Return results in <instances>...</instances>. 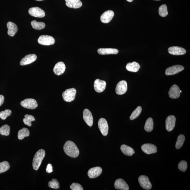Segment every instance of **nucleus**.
I'll use <instances>...</instances> for the list:
<instances>
[{"instance_id":"f257e3e1","label":"nucleus","mask_w":190,"mask_h":190,"mask_svg":"<svg viewBox=\"0 0 190 190\" xmlns=\"http://www.w3.org/2000/svg\"><path fill=\"white\" fill-rule=\"evenodd\" d=\"M64 150L66 155L72 158H76L79 154V150L76 145L73 141H66L64 146Z\"/></svg>"},{"instance_id":"f03ea898","label":"nucleus","mask_w":190,"mask_h":190,"mask_svg":"<svg viewBox=\"0 0 190 190\" xmlns=\"http://www.w3.org/2000/svg\"><path fill=\"white\" fill-rule=\"evenodd\" d=\"M45 155V151L42 149L39 150L35 154L33 162V167L35 171L39 169Z\"/></svg>"},{"instance_id":"7ed1b4c3","label":"nucleus","mask_w":190,"mask_h":190,"mask_svg":"<svg viewBox=\"0 0 190 190\" xmlns=\"http://www.w3.org/2000/svg\"><path fill=\"white\" fill-rule=\"evenodd\" d=\"M76 91L74 88L66 89L63 92L62 96L64 101L71 102L75 99L76 97Z\"/></svg>"},{"instance_id":"20e7f679","label":"nucleus","mask_w":190,"mask_h":190,"mask_svg":"<svg viewBox=\"0 0 190 190\" xmlns=\"http://www.w3.org/2000/svg\"><path fill=\"white\" fill-rule=\"evenodd\" d=\"M21 105L25 108L29 109H35L38 106V104L35 99L31 98L25 99L21 102Z\"/></svg>"},{"instance_id":"39448f33","label":"nucleus","mask_w":190,"mask_h":190,"mask_svg":"<svg viewBox=\"0 0 190 190\" xmlns=\"http://www.w3.org/2000/svg\"><path fill=\"white\" fill-rule=\"evenodd\" d=\"M38 42L42 45L50 46L54 44L55 40L53 37L50 36L43 35L39 37Z\"/></svg>"},{"instance_id":"423d86ee","label":"nucleus","mask_w":190,"mask_h":190,"mask_svg":"<svg viewBox=\"0 0 190 190\" xmlns=\"http://www.w3.org/2000/svg\"><path fill=\"white\" fill-rule=\"evenodd\" d=\"M139 182L140 185L143 189L149 190L151 189L152 184L150 182L149 179L146 175H141L139 178Z\"/></svg>"},{"instance_id":"0eeeda50","label":"nucleus","mask_w":190,"mask_h":190,"mask_svg":"<svg viewBox=\"0 0 190 190\" xmlns=\"http://www.w3.org/2000/svg\"><path fill=\"white\" fill-rule=\"evenodd\" d=\"M98 126L100 132L104 136H106L108 134L109 126L106 120L101 118L98 122Z\"/></svg>"},{"instance_id":"6e6552de","label":"nucleus","mask_w":190,"mask_h":190,"mask_svg":"<svg viewBox=\"0 0 190 190\" xmlns=\"http://www.w3.org/2000/svg\"><path fill=\"white\" fill-rule=\"evenodd\" d=\"M184 69V67L181 65H174L166 69L165 74L166 76H172L177 74L183 71Z\"/></svg>"},{"instance_id":"1a4fd4ad","label":"nucleus","mask_w":190,"mask_h":190,"mask_svg":"<svg viewBox=\"0 0 190 190\" xmlns=\"http://www.w3.org/2000/svg\"><path fill=\"white\" fill-rule=\"evenodd\" d=\"M128 90V86L126 81L122 80L117 84L116 88V92L118 95H123L126 93Z\"/></svg>"},{"instance_id":"9d476101","label":"nucleus","mask_w":190,"mask_h":190,"mask_svg":"<svg viewBox=\"0 0 190 190\" xmlns=\"http://www.w3.org/2000/svg\"><path fill=\"white\" fill-rule=\"evenodd\" d=\"M28 12L30 15L35 17L43 18L45 15L44 11L37 7L30 8Z\"/></svg>"},{"instance_id":"9b49d317","label":"nucleus","mask_w":190,"mask_h":190,"mask_svg":"<svg viewBox=\"0 0 190 190\" xmlns=\"http://www.w3.org/2000/svg\"><path fill=\"white\" fill-rule=\"evenodd\" d=\"M141 149L144 153L148 155L156 153L157 152L156 146L155 145L150 143H147L142 145L141 146Z\"/></svg>"},{"instance_id":"f8f14e48","label":"nucleus","mask_w":190,"mask_h":190,"mask_svg":"<svg viewBox=\"0 0 190 190\" xmlns=\"http://www.w3.org/2000/svg\"><path fill=\"white\" fill-rule=\"evenodd\" d=\"M106 85V82L104 81L97 79L94 82V90L98 93L102 92L105 90Z\"/></svg>"},{"instance_id":"ddd939ff","label":"nucleus","mask_w":190,"mask_h":190,"mask_svg":"<svg viewBox=\"0 0 190 190\" xmlns=\"http://www.w3.org/2000/svg\"><path fill=\"white\" fill-rule=\"evenodd\" d=\"M176 118L173 115L168 116L166 120V130L168 131L171 132L174 129L175 126Z\"/></svg>"},{"instance_id":"4468645a","label":"nucleus","mask_w":190,"mask_h":190,"mask_svg":"<svg viewBox=\"0 0 190 190\" xmlns=\"http://www.w3.org/2000/svg\"><path fill=\"white\" fill-rule=\"evenodd\" d=\"M170 54L175 55H181L185 54L186 50L184 48L177 46H171L168 49Z\"/></svg>"},{"instance_id":"2eb2a0df","label":"nucleus","mask_w":190,"mask_h":190,"mask_svg":"<svg viewBox=\"0 0 190 190\" xmlns=\"http://www.w3.org/2000/svg\"><path fill=\"white\" fill-rule=\"evenodd\" d=\"M114 16V13L112 10H107L101 16L100 20L104 23H107L112 20Z\"/></svg>"},{"instance_id":"dca6fc26","label":"nucleus","mask_w":190,"mask_h":190,"mask_svg":"<svg viewBox=\"0 0 190 190\" xmlns=\"http://www.w3.org/2000/svg\"><path fill=\"white\" fill-rule=\"evenodd\" d=\"M37 58L36 55L34 54L26 55L24 58L21 59L20 62V64L21 66L27 65L35 61Z\"/></svg>"},{"instance_id":"f3484780","label":"nucleus","mask_w":190,"mask_h":190,"mask_svg":"<svg viewBox=\"0 0 190 190\" xmlns=\"http://www.w3.org/2000/svg\"><path fill=\"white\" fill-rule=\"evenodd\" d=\"M180 89L176 85L172 86L168 92L170 97L175 99L179 98L180 96Z\"/></svg>"},{"instance_id":"a211bd4d","label":"nucleus","mask_w":190,"mask_h":190,"mask_svg":"<svg viewBox=\"0 0 190 190\" xmlns=\"http://www.w3.org/2000/svg\"><path fill=\"white\" fill-rule=\"evenodd\" d=\"M114 187L116 189L129 190V186L125 181L121 179L116 180L114 183Z\"/></svg>"},{"instance_id":"6ab92c4d","label":"nucleus","mask_w":190,"mask_h":190,"mask_svg":"<svg viewBox=\"0 0 190 190\" xmlns=\"http://www.w3.org/2000/svg\"><path fill=\"white\" fill-rule=\"evenodd\" d=\"M83 119L85 123L89 126L91 127L93 124V117L92 113L87 109H85L83 111Z\"/></svg>"},{"instance_id":"aec40b11","label":"nucleus","mask_w":190,"mask_h":190,"mask_svg":"<svg viewBox=\"0 0 190 190\" xmlns=\"http://www.w3.org/2000/svg\"><path fill=\"white\" fill-rule=\"evenodd\" d=\"M102 172V168L99 166H97L89 169L88 172V175L90 178H96L101 175Z\"/></svg>"},{"instance_id":"412c9836","label":"nucleus","mask_w":190,"mask_h":190,"mask_svg":"<svg viewBox=\"0 0 190 190\" xmlns=\"http://www.w3.org/2000/svg\"><path fill=\"white\" fill-rule=\"evenodd\" d=\"M66 68V66L63 62H59L55 64L54 68L53 71L57 76H60L65 71Z\"/></svg>"},{"instance_id":"4be33fe9","label":"nucleus","mask_w":190,"mask_h":190,"mask_svg":"<svg viewBox=\"0 0 190 190\" xmlns=\"http://www.w3.org/2000/svg\"><path fill=\"white\" fill-rule=\"evenodd\" d=\"M99 54L101 55L116 54L119 52L117 49L111 48H101L98 50Z\"/></svg>"},{"instance_id":"5701e85b","label":"nucleus","mask_w":190,"mask_h":190,"mask_svg":"<svg viewBox=\"0 0 190 190\" xmlns=\"http://www.w3.org/2000/svg\"><path fill=\"white\" fill-rule=\"evenodd\" d=\"M7 26L8 29V34L11 36H14L18 30L17 25L11 21H9L7 23Z\"/></svg>"},{"instance_id":"b1692460","label":"nucleus","mask_w":190,"mask_h":190,"mask_svg":"<svg viewBox=\"0 0 190 190\" xmlns=\"http://www.w3.org/2000/svg\"><path fill=\"white\" fill-rule=\"evenodd\" d=\"M66 6L69 8L78 9L82 6V3L80 0H65Z\"/></svg>"},{"instance_id":"393cba45","label":"nucleus","mask_w":190,"mask_h":190,"mask_svg":"<svg viewBox=\"0 0 190 190\" xmlns=\"http://www.w3.org/2000/svg\"><path fill=\"white\" fill-rule=\"evenodd\" d=\"M140 68V66L139 63L136 62L132 63H129L127 64L126 68L127 70L131 72H137Z\"/></svg>"},{"instance_id":"a878e982","label":"nucleus","mask_w":190,"mask_h":190,"mask_svg":"<svg viewBox=\"0 0 190 190\" xmlns=\"http://www.w3.org/2000/svg\"><path fill=\"white\" fill-rule=\"evenodd\" d=\"M121 149L123 154H124L125 155L129 156H132L135 153V151L133 149L125 144L121 145Z\"/></svg>"},{"instance_id":"bb28decb","label":"nucleus","mask_w":190,"mask_h":190,"mask_svg":"<svg viewBox=\"0 0 190 190\" xmlns=\"http://www.w3.org/2000/svg\"><path fill=\"white\" fill-rule=\"evenodd\" d=\"M30 135V131L28 129L24 128L19 131L18 133V137L20 140H22L25 137H28Z\"/></svg>"},{"instance_id":"cd10ccee","label":"nucleus","mask_w":190,"mask_h":190,"mask_svg":"<svg viewBox=\"0 0 190 190\" xmlns=\"http://www.w3.org/2000/svg\"><path fill=\"white\" fill-rule=\"evenodd\" d=\"M154 122L151 118L147 119L144 126V129L147 132H151L153 129Z\"/></svg>"},{"instance_id":"c85d7f7f","label":"nucleus","mask_w":190,"mask_h":190,"mask_svg":"<svg viewBox=\"0 0 190 190\" xmlns=\"http://www.w3.org/2000/svg\"><path fill=\"white\" fill-rule=\"evenodd\" d=\"M25 118L23 119V122L25 125L29 126H31V122L35 121V119L33 116L31 115L26 114L24 116Z\"/></svg>"},{"instance_id":"c756f323","label":"nucleus","mask_w":190,"mask_h":190,"mask_svg":"<svg viewBox=\"0 0 190 190\" xmlns=\"http://www.w3.org/2000/svg\"><path fill=\"white\" fill-rule=\"evenodd\" d=\"M32 27L36 30H42L45 27V23L42 22H37L36 21H31V23Z\"/></svg>"},{"instance_id":"7c9ffc66","label":"nucleus","mask_w":190,"mask_h":190,"mask_svg":"<svg viewBox=\"0 0 190 190\" xmlns=\"http://www.w3.org/2000/svg\"><path fill=\"white\" fill-rule=\"evenodd\" d=\"M185 137L183 134H180L177 138L175 147L176 149H179L182 147L185 141Z\"/></svg>"},{"instance_id":"2f4dec72","label":"nucleus","mask_w":190,"mask_h":190,"mask_svg":"<svg viewBox=\"0 0 190 190\" xmlns=\"http://www.w3.org/2000/svg\"><path fill=\"white\" fill-rule=\"evenodd\" d=\"M10 126L8 125H3L0 128V134L1 135L8 136L10 134Z\"/></svg>"},{"instance_id":"473e14b6","label":"nucleus","mask_w":190,"mask_h":190,"mask_svg":"<svg viewBox=\"0 0 190 190\" xmlns=\"http://www.w3.org/2000/svg\"><path fill=\"white\" fill-rule=\"evenodd\" d=\"M141 111H142L141 107L140 106H138L132 112L130 117V119L133 120L137 118L141 114Z\"/></svg>"},{"instance_id":"72a5a7b5","label":"nucleus","mask_w":190,"mask_h":190,"mask_svg":"<svg viewBox=\"0 0 190 190\" xmlns=\"http://www.w3.org/2000/svg\"><path fill=\"white\" fill-rule=\"evenodd\" d=\"M159 14L161 16L165 17L168 15L167 7L166 4H163L159 7Z\"/></svg>"},{"instance_id":"f704fd0d","label":"nucleus","mask_w":190,"mask_h":190,"mask_svg":"<svg viewBox=\"0 0 190 190\" xmlns=\"http://www.w3.org/2000/svg\"><path fill=\"white\" fill-rule=\"evenodd\" d=\"M10 165L7 161L0 163V174L4 173L9 169Z\"/></svg>"},{"instance_id":"c9c22d12","label":"nucleus","mask_w":190,"mask_h":190,"mask_svg":"<svg viewBox=\"0 0 190 190\" xmlns=\"http://www.w3.org/2000/svg\"><path fill=\"white\" fill-rule=\"evenodd\" d=\"M48 186L51 189H57L60 188V185L58 181L56 179H53L51 181L48 182Z\"/></svg>"},{"instance_id":"e433bc0d","label":"nucleus","mask_w":190,"mask_h":190,"mask_svg":"<svg viewBox=\"0 0 190 190\" xmlns=\"http://www.w3.org/2000/svg\"><path fill=\"white\" fill-rule=\"evenodd\" d=\"M11 113V111L9 109L2 111L0 112V118L1 119L5 120L8 116H10Z\"/></svg>"},{"instance_id":"4c0bfd02","label":"nucleus","mask_w":190,"mask_h":190,"mask_svg":"<svg viewBox=\"0 0 190 190\" xmlns=\"http://www.w3.org/2000/svg\"><path fill=\"white\" fill-rule=\"evenodd\" d=\"M187 164L185 161H182L179 163L178 168L181 171L185 172L187 170Z\"/></svg>"},{"instance_id":"58836bf2","label":"nucleus","mask_w":190,"mask_h":190,"mask_svg":"<svg viewBox=\"0 0 190 190\" xmlns=\"http://www.w3.org/2000/svg\"><path fill=\"white\" fill-rule=\"evenodd\" d=\"M71 189L72 190H83L82 186L80 184L73 183L70 186Z\"/></svg>"},{"instance_id":"ea45409f","label":"nucleus","mask_w":190,"mask_h":190,"mask_svg":"<svg viewBox=\"0 0 190 190\" xmlns=\"http://www.w3.org/2000/svg\"><path fill=\"white\" fill-rule=\"evenodd\" d=\"M46 172L48 173H52L53 171V166L51 164H48L46 169Z\"/></svg>"},{"instance_id":"a19ab883","label":"nucleus","mask_w":190,"mask_h":190,"mask_svg":"<svg viewBox=\"0 0 190 190\" xmlns=\"http://www.w3.org/2000/svg\"><path fill=\"white\" fill-rule=\"evenodd\" d=\"M4 101V97L3 95H0V106L3 104Z\"/></svg>"},{"instance_id":"79ce46f5","label":"nucleus","mask_w":190,"mask_h":190,"mask_svg":"<svg viewBox=\"0 0 190 190\" xmlns=\"http://www.w3.org/2000/svg\"><path fill=\"white\" fill-rule=\"evenodd\" d=\"M126 1L129 2H131L133 1V0H126Z\"/></svg>"},{"instance_id":"37998d69","label":"nucleus","mask_w":190,"mask_h":190,"mask_svg":"<svg viewBox=\"0 0 190 190\" xmlns=\"http://www.w3.org/2000/svg\"><path fill=\"white\" fill-rule=\"evenodd\" d=\"M36 1H44V0H36Z\"/></svg>"},{"instance_id":"c03bdc74","label":"nucleus","mask_w":190,"mask_h":190,"mask_svg":"<svg viewBox=\"0 0 190 190\" xmlns=\"http://www.w3.org/2000/svg\"><path fill=\"white\" fill-rule=\"evenodd\" d=\"M155 1H160V0H155Z\"/></svg>"},{"instance_id":"a18cd8bd","label":"nucleus","mask_w":190,"mask_h":190,"mask_svg":"<svg viewBox=\"0 0 190 190\" xmlns=\"http://www.w3.org/2000/svg\"><path fill=\"white\" fill-rule=\"evenodd\" d=\"M181 92H182V91H180V93H181Z\"/></svg>"}]
</instances>
